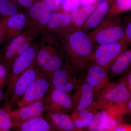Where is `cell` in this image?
I'll list each match as a JSON object with an SVG mask.
<instances>
[{"label":"cell","mask_w":131,"mask_h":131,"mask_svg":"<svg viewBox=\"0 0 131 131\" xmlns=\"http://www.w3.org/2000/svg\"><path fill=\"white\" fill-rule=\"evenodd\" d=\"M131 92L127 87L125 76L117 82H108L94 92L93 105L103 110L115 105L123 104L131 99Z\"/></svg>","instance_id":"7a4b0ae2"},{"label":"cell","mask_w":131,"mask_h":131,"mask_svg":"<svg viewBox=\"0 0 131 131\" xmlns=\"http://www.w3.org/2000/svg\"><path fill=\"white\" fill-rule=\"evenodd\" d=\"M47 110L44 98L22 107L10 110L9 113L14 127H15L30 119L43 116Z\"/></svg>","instance_id":"8fae6325"},{"label":"cell","mask_w":131,"mask_h":131,"mask_svg":"<svg viewBox=\"0 0 131 131\" xmlns=\"http://www.w3.org/2000/svg\"><path fill=\"white\" fill-rule=\"evenodd\" d=\"M88 64L86 82L96 90L105 85L110 79L108 72L101 66L93 62Z\"/></svg>","instance_id":"e0dca14e"},{"label":"cell","mask_w":131,"mask_h":131,"mask_svg":"<svg viewBox=\"0 0 131 131\" xmlns=\"http://www.w3.org/2000/svg\"><path fill=\"white\" fill-rule=\"evenodd\" d=\"M98 0H80V5L82 7L94 5Z\"/></svg>","instance_id":"8d00e7d4"},{"label":"cell","mask_w":131,"mask_h":131,"mask_svg":"<svg viewBox=\"0 0 131 131\" xmlns=\"http://www.w3.org/2000/svg\"><path fill=\"white\" fill-rule=\"evenodd\" d=\"M47 110L68 114L74 110L71 96L64 91L52 89L45 98Z\"/></svg>","instance_id":"7c38bea8"},{"label":"cell","mask_w":131,"mask_h":131,"mask_svg":"<svg viewBox=\"0 0 131 131\" xmlns=\"http://www.w3.org/2000/svg\"><path fill=\"white\" fill-rule=\"evenodd\" d=\"M99 112V109L93 105L86 110H74L70 115L76 127L82 131L90 125Z\"/></svg>","instance_id":"44dd1931"},{"label":"cell","mask_w":131,"mask_h":131,"mask_svg":"<svg viewBox=\"0 0 131 131\" xmlns=\"http://www.w3.org/2000/svg\"><path fill=\"white\" fill-rule=\"evenodd\" d=\"M49 6L51 12L59 11L62 8V0H42Z\"/></svg>","instance_id":"f546056e"},{"label":"cell","mask_w":131,"mask_h":131,"mask_svg":"<svg viewBox=\"0 0 131 131\" xmlns=\"http://www.w3.org/2000/svg\"><path fill=\"white\" fill-rule=\"evenodd\" d=\"M43 115L54 131H81L75 126L70 115L47 110Z\"/></svg>","instance_id":"2e32d148"},{"label":"cell","mask_w":131,"mask_h":131,"mask_svg":"<svg viewBox=\"0 0 131 131\" xmlns=\"http://www.w3.org/2000/svg\"><path fill=\"white\" fill-rule=\"evenodd\" d=\"M20 5L17 0H0V14L11 16L19 13Z\"/></svg>","instance_id":"4316f807"},{"label":"cell","mask_w":131,"mask_h":131,"mask_svg":"<svg viewBox=\"0 0 131 131\" xmlns=\"http://www.w3.org/2000/svg\"><path fill=\"white\" fill-rule=\"evenodd\" d=\"M19 5L27 9L38 0H17Z\"/></svg>","instance_id":"836d02e7"},{"label":"cell","mask_w":131,"mask_h":131,"mask_svg":"<svg viewBox=\"0 0 131 131\" xmlns=\"http://www.w3.org/2000/svg\"><path fill=\"white\" fill-rule=\"evenodd\" d=\"M109 8L110 5L106 1L100 3L96 6L84 25L76 31L94 30L101 24L107 16Z\"/></svg>","instance_id":"ffe728a7"},{"label":"cell","mask_w":131,"mask_h":131,"mask_svg":"<svg viewBox=\"0 0 131 131\" xmlns=\"http://www.w3.org/2000/svg\"><path fill=\"white\" fill-rule=\"evenodd\" d=\"M65 62L79 73L91 61L94 48L84 31H75L58 38Z\"/></svg>","instance_id":"6da1fadb"},{"label":"cell","mask_w":131,"mask_h":131,"mask_svg":"<svg viewBox=\"0 0 131 131\" xmlns=\"http://www.w3.org/2000/svg\"><path fill=\"white\" fill-rule=\"evenodd\" d=\"M94 90L93 87L85 82H81L75 90L71 96L74 110H86L93 105Z\"/></svg>","instance_id":"9a60e30c"},{"label":"cell","mask_w":131,"mask_h":131,"mask_svg":"<svg viewBox=\"0 0 131 131\" xmlns=\"http://www.w3.org/2000/svg\"><path fill=\"white\" fill-rule=\"evenodd\" d=\"M71 13L57 11L51 13L47 26V32L59 37L71 32Z\"/></svg>","instance_id":"5bb4252c"},{"label":"cell","mask_w":131,"mask_h":131,"mask_svg":"<svg viewBox=\"0 0 131 131\" xmlns=\"http://www.w3.org/2000/svg\"><path fill=\"white\" fill-rule=\"evenodd\" d=\"M125 27L119 15L106 16L102 22L91 32L89 37L95 46L113 43L123 38Z\"/></svg>","instance_id":"3957f363"},{"label":"cell","mask_w":131,"mask_h":131,"mask_svg":"<svg viewBox=\"0 0 131 131\" xmlns=\"http://www.w3.org/2000/svg\"><path fill=\"white\" fill-rule=\"evenodd\" d=\"M127 87L131 92V69L125 75Z\"/></svg>","instance_id":"d590c367"},{"label":"cell","mask_w":131,"mask_h":131,"mask_svg":"<svg viewBox=\"0 0 131 131\" xmlns=\"http://www.w3.org/2000/svg\"><path fill=\"white\" fill-rule=\"evenodd\" d=\"M92 5L83 7L71 13V31L77 30L85 24L96 7Z\"/></svg>","instance_id":"7402d4cb"},{"label":"cell","mask_w":131,"mask_h":131,"mask_svg":"<svg viewBox=\"0 0 131 131\" xmlns=\"http://www.w3.org/2000/svg\"><path fill=\"white\" fill-rule=\"evenodd\" d=\"M80 6V0H62V9L71 13L79 8Z\"/></svg>","instance_id":"f1b7e54d"},{"label":"cell","mask_w":131,"mask_h":131,"mask_svg":"<svg viewBox=\"0 0 131 131\" xmlns=\"http://www.w3.org/2000/svg\"><path fill=\"white\" fill-rule=\"evenodd\" d=\"M38 46L33 44L27 50L16 57L13 63L12 70L7 83L4 104H7L11 91L17 79L35 62Z\"/></svg>","instance_id":"5b68a950"},{"label":"cell","mask_w":131,"mask_h":131,"mask_svg":"<svg viewBox=\"0 0 131 131\" xmlns=\"http://www.w3.org/2000/svg\"><path fill=\"white\" fill-rule=\"evenodd\" d=\"M1 27H0V41H1Z\"/></svg>","instance_id":"60d3db41"},{"label":"cell","mask_w":131,"mask_h":131,"mask_svg":"<svg viewBox=\"0 0 131 131\" xmlns=\"http://www.w3.org/2000/svg\"><path fill=\"white\" fill-rule=\"evenodd\" d=\"M123 38L129 44L131 43V20H129L126 25V27L125 28V32Z\"/></svg>","instance_id":"d6a6232c"},{"label":"cell","mask_w":131,"mask_h":131,"mask_svg":"<svg viewBox=\"0 0 131 131\" xmlns=\"http://www.w3.org/2000/svg\"><path fill=\"white\" fill-rule=\"evenodd\" d=\"M129 43L123 38L119 41L109 44L99 46L94 49L91 61L106 71L113 63L126 50Z\"/></svg>","instance_id":"8992f818"},{"label":"cell","mask_w":131,"mask_h":131,"mask_svg":"<svg viewBox=\"0 0 131 131\" xmlns=\"http://www.w3.org/2000/svg\"><path fill=\"white\" fill-rule=\"evenodd\" d=\"M111 4L106 16L119 15L131 9V0H113Z\"/></svg>","instance_id":"484cf974"},{"label":"cell","mask_w":131,"mask_h":131,"mask_svg":"<svg viewBox=\"0 0 131 131\" xmlns=\"http://www.w3.org/2000/svg\"><path fill=\"white\" fill-rule=\"evenodd\" d=\"M112 131H131V125L130 124H123Z\"/></svg>","instance_id":"e575fe53"},{"label":"cell","mask_w":131,"mask_h":131,"mask_svg":"<svg viewBox=\"0 0 131 131\" xmlns=\"http://www.w3.org/2000/svg\"><path fill=\"white\" fill-rule=\"evenodd\" d=\"M51 89L50 79L39 72L17 103L16 107H22L44 99Z\"/></svg>","instance_id":"9c48e42d"},{"label":"cell","mask_w":131,"mask_h":131,"mask_svg":"<svg viewBox=\"0 0 131 131\" xmlns=\"http://www.w3.org/2000/svg\"><path fill=\"white\" fill-rule=\"evenodd\" d=\"M39 70L35 63L17 79L11 91L6 106L10 110L16 107L17 103L24 96L31 83L39 73Z\"/></svg>","instance_id":"30bf717a"},{"label":"cell","mask_w":131,"mask_h":131,"mask_svg":"<svg viewBox=\"0 0 131 131\" xmlns=\"http://www.w3.org/2000/svg\"><path fill=\"white\" fill-rule=\"evenodd\" d=\"M9 74L6 66L0 63V80L5 86L6 85Z\"/></svg>","instance_id":"4dcf8cb0"},{"label":"cell","mask_w":131,"mask_h":131,"mask_svg":"<svg viewBox=\"0 0 131 131\" xmlns=\"http://www.w3.org/2000/svg\"><path fill=\"white\" fill-rule=\"evenodd\" d=\"M113 0H107L106 1H107L109 4V3L111 4L113 2Z\"/></svg>","instance_id":"ab89813d"},{"label":"cell","mask_w":131,"mask_h":131,"mask_svg":"<svg viewBox=\"0 0 131 131\" xmlns=\"http://www.w3.org/2000/svg\"><path fill=\"white\" fill-rule=\"evenodd\" d=\"M131 49L125 51L113 63L108 69L109 79L126 74L130 70Z\"/></svg>","instance_id":"d6986e66"},{"label":"cell","mask_w":131,"mask_h":131,"mask_svg":"<svg viewBox=\"0 0 131 131\" xmlns=\"http://www.w3.org/2000/svg\"><path fill=\"white\" fill-rule=\"evenodd\" d=\"M26 23V15L22 13H18L8 18L5 24L8 40L10 41L22 33L25 30Z\"/></svg>","instance_id":"ac0fdd59"},{"label":"cell","mask_w":131,"mask_h":131,"mask_svg":"<svg viewBox=\"0 0 131 131\" xmlns=\"http://www.w3.org/2000/svg\"><path fill=\"white\" fill-rule=\"evenodd\" d=\"M36 37L26 31L16 36L9 41L6 49L5 54V59L13 63L15 58L16 52L22 44L29 39Z\"/></svg>","instance_id":"d4e9b609"},{"label":"cell","mask_w":131,"mask_h":131,"mask_svg":"<svg viewBox=\"0 0 131 131\" xmlns=\"http://www.w3.org/2000/svg\"><path fill=\"white\" fill-rule=\"evenodd\" d=\"M0 131H2V130H1V129H0Z\"/></svg>","instance_id":"b9f144b4"},{"label":"cell","mask_w":131,"mask_h":131,"mask_svg":"<svg viewBox=\"0 0 131 131\" xmlns=\"http://www.w3.org/2000/svg\"><path fill=\"white\" fill-rule=\"evenodd\" d=\"M78 73L65 62L61 68L55 71L51 79L52 89L68 93L75 90L82 82L78 76Z\"/></svg>","instance_id":"ba28073f"},{"label":"cell","mask_w":131,"mask_h":131,"mask_svg":"<svg viewBox=\"0 0 131 131\" xmlns=\"http://www.w3.org/2000/svg\"><path fill=\"white\" fill-rule=\"evenodd\" d=\"M15 127L19 131H54L44 115L30 119Z\"/></svg>","instance_id":"603a6c76"},{"label":"cell","mask_w":131,"mask_h":131,"mask_svg":"<svg viewBox=\"0 0 131 131\" xmlns=\"http://www.w3.org/2000/svg\"><path fill=\"white\" fill-rule=\"evenodd\" d=\"M4 95H5V94L3 93L2 89L0 88V102L4 100Z\"/></svg>","instance_id":"74e56055"},{"label":"cell","mask_w":131,"mask_h":131,"mask_svg":"<svg viewBox=\"0 0 131 131\" xmlns=\"http://www.w3.org/2000/svg\"><path fill=\"white\" fill-rule=\"evenodd\" d=\"M43 35L38 46L35 63L39 70L49 58L61 47L56 36L48 32Z\"/></svg>","instance_id":"4fadbf2b"},{"label":"cell","mask_w":131,"mask_h":131,"mask_svg":"<svg viewBox=\"0 0 131 131\" xmlns=\"http://www.w3.org/2000/svg\"><path fill=\"white\" fill-rule=\"evenodd\" d=\"M26 9L25 31L35 36L47 32V23L52 13L49 6L40 0Z\"/></svg>","instance_id":"277c9868"},{"label":"cell","mask_w":131,"mask_h":131,"mask_svg":"<svg viewBox=\"0 0 131 131\" xmlns=\"http://www.w3.org/2000/svg\"><path fill=\"white\" fill-rule=\"evenodd\" d=\"M35 37H33L29 39L28 40L26 41V42L22 44L20 46L19 49H18L17 52H16L15 59V58H16V57L18 56H19L22 54V53H24V52L29 47H30L31 45L32 44L34 39Z\"/></svg>","instance_id":"1f68e13d"},{"label":"cell","mask_w":131,"mask_h":131,"mask_svg":"<svg viewBox=\"0 0 131 131\" xmlns=\"http://www.w3.org/2000/svg\"><path fill=\"white\" fill-rule=\"evenodd\" d=\"M10 111L6 106L0 107V129L2 131H10L14 127Z\"/></svg>","instance_id":"83f0119b"},{"label":"cell","mask_w":131,"mask_h":131,"mask_svg":"<svg viewBox=\"0 0 131 131\" xmlns=\"http://www.w3.org/2000/svg\"><path fill=\"white\" fill-rule=\"evenodd\" d=\"M5 86V85L3 84L2 82L0 80V88L2 89L3 88H4Z\"/></svg>","instance_id":"f35d334b"},{"label":"cell","mask_w":131,"mask_h":131,"mask_svg":"<svg viewBox=\"0 0 131 131\" xmlns=\"http://www.w3.org/2000/svg\"><path fill=\"white\" fill-rule=\"evenodd\" d=\"M123 115L116 105L99 111L88 127L82 131H112L123 124Z\"/></svg>","instance_id":"52a82bcc"},{"label":"cell","mask_w":131,"mask_h":131,"mask_svg":"<svg viewBox=\"0 0 131 131\" xmlns=\"http://www.w3.org/2000/svg\"><path fill=\"white\" fill-rule=\"evenodd\" d=\"M64 60L63 53L61 47L49 58L39 70V72L51 80L55 71L63 65Z\"/></svg>","instance_id":"cb8c5ba5"}]
</instances>
